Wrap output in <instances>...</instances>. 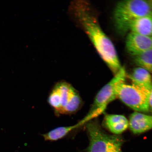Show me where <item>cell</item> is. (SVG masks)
<instances>
[{"instance_id":"cell-1","label":"cell","mask_w":152,"mask_h":152,"mask_svg":"<svg viewBox=\"0 0 152 152\" xmlns=\"http://www.w3.org/2000/svg\"><path fill=\"white\" fill-rule=\"evenodd\" d=\"M69 9L77 25L86 34L101 58L115 75L122 67L116 50L100 27L90 5L85 1H74L71 3Z\"/></svg>"},{"instance_id":"cell-2","label":"cell","mask_w":152,"mask_h":152,"mask_svg":"<svg viewBox=\"0 0 152 152\" xmlns=\"http://www.w3.org/2000/svg\"><path fill=\"white\" fill-rule=\"evenodd\" d=\"M152 14L149 1L129 0L119 2L113 12L115 26L118 33L124 35L129 31L131 23L136 19Z\"/></svg>"},{"instance_id":"cell-3","label":"cell","mask_w":152,"mask_h":152,"mask_svg":"<svg viewBox=\"0 0 152 152\" xmlns=\"http://www.w3.org/2000/svg\"><path fill=\"white\" fill-rule=\"evenodd\" d=\"M126 76V70L122 66L113 78L101 89L97 94L88 113L82 119L85 124L101 115L108 104L117 98V86L125 82Z\"/></svg>"},{"instance_id":"cell-4","label":"cell","mask_w":152,"mask_h":152,"mask_svg":"<svg viewBox=\"0 0 152 152\" xmlns=\"http://www.w3.org/2000/svg\"><path fill=\"white\" fill-rule=\"evenodd\" d=\"M89 139L88 147L83 152H117L121 151L123 140L116 135L106 134L96 121L86 124Z\"/></svg>"},{"instance_id":"cell-5","label":"cell","mask_w":152,"mask_h":152,"mask_svg":"<svg viewBox=\"0 0 152 152\" xmlns=\"http://www.w3.org/2000/svg\"><path fill=\"white\" fill-rule=\"evenodd\" d=\"M117 98L124 103L140 113L149 112L148 98L149 92L132 84L121 83L116 88Z\"/></svg>"},{"instance_id":"cell-6","label":"cell","mask_w":152,"mask_h":152,"mask_svg":"<svg viewBox=\"0 0 152 152\" xmlns=\"http://www.w3.org/2000/svg\"><path fill=\"white\" fill-rule=\"evenodd\" d=\"M127 51L133 56L152 49V37L130 32L126 39Z\"/></svg>"},{"instance_id":"cell-7","label":"cell","mask_w":152,"mask_h":152,"mask_svg":"<svg viewBox=\"0 0 152 152\" xmlns=\"http://www.w3.org/2000/svg\"><path fill=\"white\" fill-rule=\"evenodd\" d=\"M129 126L135 134H139L152 129V115L135 112L130 116Z\"/></svg>"},{"instance_id":"cell-8","label":"cell","mask_w":152,"mask_h":152,"mask_svg":"<svg viewBox=\"0 0 152 152\" xmlns=\"http://www.w3.org/2000/svg\"><path fill=\"white\" fill-rule=\"evenodd\" d=\"M132 84L150 92L152 86L151 73L144 68L138 67L134 68L129 76Z\"/></svg>"},{"instance_id":"cell-9","label":"cell","mask_w":152,"mask_h":152,"mask_svg":"<svg viewBox=\"0 0 152 152\" xmlns=\"http://www.w3.org/2000/svg\"><path fill=\"white\" fill-rule=\"evenodd\" d=\"M104 124L110 132L118 135L128 128L129 121L124 116L119 115H107L104 117Z\"/></svg>"},{"instance_id":"cell-10","label":"cell","mask_w":152,"mask_h":152,"mask_svg":"<svg viewBox=\"0 0 152 152\" xmlns=\"http://www.w3.org/2000/svg\"><path fill=\"white\" fill-rule=\"evenodd\" d=\"M129 31L140 35L152 37V14L140 17L133 21Z\"/></svg>"},{"instance_id":"cell-11","label":"cell","mask_w":152,"mask_h":152,"mask_svg":"<svg viewBox=\"0 0 152 152\" xmlns=\"http://www.w3.org/2000/svg\"><path fill=\"white\" fill-rule=\"evenodd\" d=\"M83 125L82 123L80 121L75 125L71 126L58 127L42 134V136L45 141H56L66 137L72 131Z\"/></svg>"},{"instance_id":"cell-12","label":"cell","mask_w":152,"mask_h":152,"mask_svg":"<svg viewBox=\"0 0 152 152\" xmlns=\"http://www.w3.org/2000/svg\"><path fill=\"white\" fill-rule=\"evenodd\" d=\"M134 60L139 67L152 73V49L134 56Z\"/></svg>"},{"instance_id":"cell-13","label":"cell","mask_w":152,"mask_h":152,"mask_svg":"<svg viewBox=\"0 0 152 152\" xmlns=\"http://www.w3.org/2000/svg\"><path fill=\"white\" fill-rule=\"evenodd\" d=\"M148 106H149V111L152 113V86L150 91L148 98Z\"/></svg>"},{"instance_id":"cell-14","label":"cell","mask_w":152,"mask_h":152,"mask_svg":"<svg viewBox=\"0 0 152 152\" xmlns=\"http://www.w3.org/2000/svg\"><path fill=\"white\" fill-rule=\"evenodd\" d=\"M150 3H151V4L152 5V0H151V1H149Z\"/></svg>"},{"instance_id":"cell-15","label":"cell","mask_w":152,"mask_h":152,"mask_svg":"<svg viewBox=\"0 0 152 152\" xmlns=\"http://www.w3.org/2000/svg\"><path fill=\"white\" fill-rule=\"evenodd\" d=\"M117 152H121V151H117Z\"/></svg>"}]
</instances>
